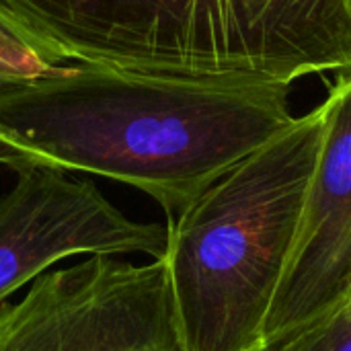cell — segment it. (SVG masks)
I'll use <instances>...</instances> for the list:
<instances>
[{
  "label": "cell",
  "instance_id": "52a82bcc",
  "mask_svg": "<svg viewBox=\"0 0 351 351\" xmlns=\"http://www.w3.org/2000/svg\"><path fill=\"white\" fill-rule=\"evenodd\" d=\"M0 62L14 68L25 80H35L68 66L64 56L37 39L0 8Z\"/></svg>",
  "mask_w": 351,
  "mask_h": 351
},
{
  "label": "cell",
  "instance_id": "7a4b0ae2",
  "mask_svg": "<svg viewBox=\"0 0 351 351\" xmlns=\"http://www.w3.org/2000/svg\"><path fill=\"white\" fill-rule=\"evenodd\" d=\"M68 64L204 84L351 70V0H0Z\"/></svg>",
  "mask_w": 351,
  "mask_h": 351
},
{
  "label": "cell",
  "instance_id": "7c38bea8",
  "mask_svg": "<svg viewBox=\"0 0 351 351\" xmlns=\"http://www.w3.org/2000/svg\"><path fill=\"white\" fill-rule=\"evenodd\" d=\"M346 308H350V311H351V302H350V304H346Z\"/></svg>",
  "mask_w": 351,
  "mask_h": 351
},
{
  "label": "cell",
  "instance_id": "277c9868",
  "mask_svg": "<svg viewBox=\"0 0 351 351\" xmlns=\"http://www.w3.org/2000/svg\"><path fill=\"white\" fill-rule=\"evenodd\" d=\"M14 173L0 195V304L74 255H165L169 228L130 220L93 181L51 167Z\"/></svg>",
  "mask_w": 351,
  "mask_h": 351
},
{
  "label": "cell",
  "instance_id": "5b68a950",
  "mask_svg": "<svg viewBox=\"0 0 351 351\" xmlns=\"http://www.w3.org/2000/svg\"><path fill=\"white\" fill-rule=\"evenodd\" d=\"M47 351H189L165 259L88 255L29 284Z\"/></svg>",
  "mask_w": 351,
  "mask_h": 351
},
{
  "label": "cell",
  "instance_id": "ba28073f",
  "mask_svg": "<svg viewBox=\"0 0 351 351\" xmlns=\"http://www.w3.org/2000/svg\"><path fill=\"white\" fill-rule=\"evenodd\" d=\"M0 351H47L35 296L25 292L16 302L0 304Z\"/></svg>",
  "mask_w": 351,
  "mask_h": 351
},
{
  "label": "cell",
  "instance_id": "9c48e42d",
  "mask_svg": "<svg viewBox=\"0 0 351 351\" xmlns=\"http://www.w3.org/2000/svg\"><path fill=\"white\" fill-rule=\"evenodd\" d=\"M269 351H351V311H329Z\"/></svg>",
  "mask_w": 351,
  "mask_h": 351
},
{
  "label": "cell",
  "instance_id": "8992f818",
  "mask_svg": "<svg viewBox=\"0 0 351 351\" xmlns=\"http://www.w3.org/2000/svg\"><path fill=\"white\" fill-rule=\"evenodd\" d=\"M298 245L267 321L269 350L323 315L331 271L351 239V74L331 88Z\"/></svg>",
  "mask_w": 351,
  "mask_h": 351
},
{
  "label": "cell",
  "instance_id": "30bf717a",
  "mask_svg": "<svg viewBox=\"0 0 351 351\" xmlns=\"http://www.w3.org/2000/svg\"><path fill=\"white\" fill-rule=\"evenodd\" d=\"M351 302V239L348 247L343 249V253L339 255L331 278H329V286H327V294H325V306H323V315H327L329 311L341 308ZM321 315V317H323Z\"/></svg>",
  "mask_w": 351,
  "mask_h": 351
},
{
  "label": "cell",
  "instance_id": "3957f363",
  "mask_svg": "<svg viewBox=\"0 0 351 351\" xmlns=\"http://www.w3.org/2000/svg\"><path fill=\"white\" fill-rule=\"evenodd\" d=\"M323 128L319 105L169 220L162 259L189 351H269Z\"/></svg>",
  "mask_w": 351,
  "mask_h": 351
},
{
  "label": "cell",
  "instance_id": "8fae6325",
  "mask_svg": "<svg viewBox=\"0 0 351 351\" xmlns=\"http://www.w3.org/2000/svg\"><path fill=\"white\" fill-rule=\"evenodd\" d=\"M21 82H27V80L14 68H10L8 64L0 62V88L12 86V84H21Z\"/></svg>",
  "mask_w": 351,
  "mask_h": 351
},
{
  "label": "cell",
  "instance_id": "6da1fadb",
  "mask_svg": "<svg viewBox=\"0 0 351 351\" xmlns=\"http://www.w3.org/2000/svg\"><path fill=\"white\" fill-rule=\"evenodd\" d=\"M294 119L288 84H204L68 64L0 88V167L125 183L171 220Z\"/></svg>",
  "mask_w": 351,
  "mask_h": 351
}]
</instances>
